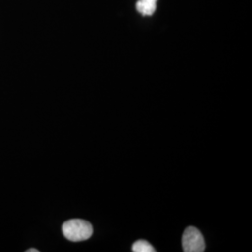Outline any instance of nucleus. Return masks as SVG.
Masks as SVG:
<instances>
[{
	"mask_svg": "<svg viewBox=\"0 0 252 252\" xmlns=\"http://www.w3.org/2000/svg\"><path fill=\"white\" fill-rule=\"evenodd\" d=\"M157 0H139L135 7L138 12L145 16L153 15L156 9Z\"/></svg>",
	"mask_w": 252,
	"mask_h": 252,
	"instance_id": "3",
	"label": "nucleus"
},
{
	"mask_svg": "<svg viewBox=\"0 0 252 252\" xmlns=\"http://www.w3.org/2000/svg\"><path fill=\"white\" fill-rule=\"evenodd\" d=\"M182 248L185 252H203L206 250V243L203 234L197 228L189 226L182 236Z\"/></svg>",
	"mask_w": 252,
	"mask_h": 252,
	"instance_id": "2",
	"label": "nucleus"
},
{
	"mask_svg": "<svg viewBox=\"0 0 252 252\" xmlns=\"http://www.w3.org/2000/svg\"><path fill=\"white\" fill-rule=\"evenodd\" d=\"M132 251L134 252H154L155 250L151 244L146 240H137L133 245Z\"/></svg>",
	"mask_w": 252,
	"mask_h": 252,
	"instance_id": "4",
	"label": "nucleus"
},
{
	"mask_svg": "<svg viewBox=\"0 0 252 252\" xmlns=\"http://www.w3.org/2000/svg\"><path fill=\"white\" fill-rule=\"evenodd\" d=\"M39 251L38 250H36V249H29V250H27V252H38Z\"/></svg>",
	"mask_w": 252,
	"mask_h": 252,
	"instance_id": "5",
	"label": "nucleus"
},
{
	"mask_svg": "<svg viewBox=\"0 0 252 252\" xmlns=\"http://www.w3.org/2000/svg\"><path fill=\"white\" fill-rule=\"evenodd\" d=\"M62 232L67 240L80 242L90 238L93 234V226L86 220L73 219L63 223Z\"/></svg>",
	"mask_w": 252,
	"mask_h": 252,
	"instance_id": "1",
	"label": "nucleus"
}]
</instances>
